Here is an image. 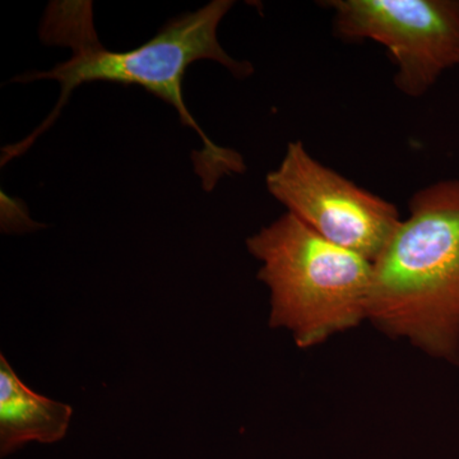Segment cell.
<instances>
[{"label":"cell","instance_id":"obj_1","mask_svg":"<svg viewBox=\"0 0 459 459\" xmlns=\"http://www.w3.org/2000/svg\"><path fill=\"white\" fill-rule=\"evenodd\" d=\"M232 5V0H213L193 13L172 18L141 47L114 51L99 41L92 3L51 2L42 18L41 40L50 47H68L72 56L50 71L29 72L12 78L11 82L56 81L62 92L53 111L29 137L3 148L2 166L25 153L51 128L75 89L83 83L111 82L142 87L171 105L179 114L181 126L198 133L204 150L193 152V164L205 192H212L225 175L246 170L243 157L217 146L205 135L183 95L186 69L198 60L220 63L237 78L250 77L255 72L250 63L232 59L217 39V29Z\"/></svg>","mask_w":459,"mask_h":459},{"label":"cell","instance_id":"obj_2","mask_svg":"<svg viewBox=\"0 0 459 459\" xmlns=\"http://www.w3.org/2000/svg\"><path fill=\"white\" fill-rule=\"evenodd\" d=\"M368 320L459 365V180L419 190L373 262Z\"/></svg>","mask_w":459,"mask_h":459},{"label":"cell","instance_id":"obj_3","mask_svg":"<svg viewBox=\"0 0 459 459\" xmlns=\"http://www.w3.org/2000/svg\"><path fill=\"white\" fill-rule=\"evenodd\" d=\"M270 289L272 328L310 349L368 319L373 262L320 237L286 212L247 240Z\"/></svg>","mask_w":459,"mask_h":459},{"label":"cell","instance_id":"obj_4","mask_svg":"<svg viewBox=\"0 0 459 459\" xmlns=\"http://www.w3.org/2000/svg\"><path fill=\"white\" fill-rule=\"evenodd\" d=\"M334 30L349 40L385 45L397 65L394 82L420 98L459 66V0H329Z\"/></svg>","mask_w":459,"mask_h":459},{"label":"cell","instance_id":"obj_5","mask_svg":"<svg viewBox=\"0 0 459 459\" xmlns=\"http://www.w3.org/2000/svg\"><path fill=\"white\" fill-rule=\"evenodd\" d=\"M268 192L331 243L376 261L400 226L397 208L320 164L303 142L287 146Z\"/></svg>","mask_w":459,"mask_h":459},{"label":"cell","instance_id":"obj_6","mask_svg":"<svg viewBox=\"0 0 459 459\" xmlns=\"http://www.w3.org/2000/svg\"><path fill=\"white\" fill-rule=\"evenodd\" d=\"M74 409L35 394L18 377L4 356H0V455H9L26 444H54L65 437Z\"/></svg>","mask_w":459,"mask_h":459}]
</instances>
